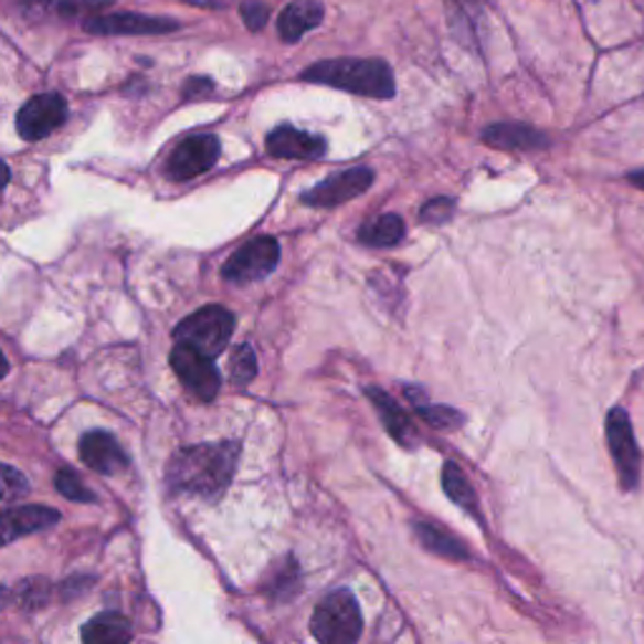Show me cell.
I'll return each mask as SVG.
<instances>
[{
	"label": "cell",
	"mask_w": 644,
	"mask_h": 644,
	"mask_svg": "<svg viewBox=\"0 0 644 644\" xmlns=\"http://www.w3.org/2000/svg\"><path fill=\"white\" fill-rule=\"evenodd\" d=\"M237 458V443H202V446L181 448L169 464V484L177 492L220 496L234 476Z\"/></svg>",
	"instance_id": "6da1fadb"
},
{
	"label": "cell",
	"mask_w": 644,
	"mask_h": 644,
	"mask_svg": "<svg viewBox=\"0 0 644 644\" xmlns=\"http://www.w3.org/2000/svg\"><path fill=\"white\" fill-rule=\"evenodd\" d=\"M305 81L335 86L350 94L370 98L395 96V78L386 61L380 59H330L313 63L303 74Z\"/></svg>",
	"instance_id": "7a4b0ae2"
},
{
	"label": "cell",
	"mask_w": 644,
	"mask_h": 644,
	"mask_svg": "<svg viewBox=\"0 0 644 644\" xmlns=\"http://www.w3.org/2000/svg\"><path fill=\"white\" fill-rule=\"evenodd\" d=\"M310 630L317 644H358L362 614L356 597L348 589L325 597L313 614Z\"/></svg>",
	"instance_id": "3957f363"
},
{
	"label": "cell",
	"mask_w": 644,
	"mask_h": 644,
	"mask_svg": "<svg viewBox=\"0 0 644 644\" xmlns=\"http://www.w3.org/2000/svg\"><path fill=\"white\" fill-rule=\"evenodd\" d=\"M234 332V315L222 305H207L177 325L175 338L207 358H217Z\"/></svg>",
	"instance_id": "277c9868"
},
{
	"label": "cell",
	"mask_w": 644,
	"mask_h": 644,
	"mask_svg": "<svg viewBox=\"0 0 644 644\" xmlns=\"http://www.w3.org/2000/svg\"><path fill=\"white\" fill-rule=\"evenodd\" d=\"M66 98L56 94V91H49V94H39L23 104V108L15 116V131L25 141H41L56 131L59 126L66 124Z\"/></svg>",
	"instance_id": "5b68a950"
},
{
	"label": "cell",
	"mask_w": 644,
	"mask_h": 644,
	"mask_svg": "<svg viewBox=\"0 0 644 644\" xmlns=\"http://www.w3.org/2000/svg\"><path fill=\"white\" fill-rule=\"evenodd\" d=\"M279 262V244L272 237H257L240 247L234 255L226 260V265L222 267L224 279L237 285L257 283V279H265L272 270L277 267Z\"/></svg>",
	"instance_id": "8992f818"
},
{
	"label": "cell",
	"mask_w": 644,
	"mask_h": 644,
	"mask_svg": "<svg viewBox=\"0 0 644 644\" xmlns=\"http://www.w3.org/2000/svg\"><path fill=\"white\" fill-rule=\"evenodd\" d=\"M171 368H175L177 378L184 383L189 393L197 395L199 401L210 403L214 401L217 393H220L222 386L220 370L214 368L212 358L202 356V352L177 342L175 350H171Z\"/></svg>",
	"instance_id": "52a82bcc"
},
{
	"label": "cell",
	"mask_w": 644,
	"mask_h": 644,
	"mask_svg": "<svg viewBox=\"0 0 644 644\" xmlns=\"http://www.w3.org/2000/svg\"><path fill=\"white\" fill-rule=\"evenodd\" d=\"M606 443H610V453L622 486L630 492L640 481V448L637 441H634L630 415L622 408H612L610 415H606Z\"/></svg>",
	"instance_id": "ba28073f"
},
{
	"label": "cell",
	"mask_w": 644,
	"mask_h": 644,
	"mask_svg": "<svg viewBox=\"0 0 644 644\" xmlns=\"http://www.w3.org/2000/svg\"><path fill=\"white\" fill-rule=\"evenodd\" d=\"M373 181H376V171L368 167L342 169L338 171V175L320 181L317 187L307 189V192L303 194V202L310 207H320V210H328V207H338L360 194H366Z\"/></svg>",
	"instance_id": "9c48e42d"
},
{
	"label": "cell",
	"mask_w": 644,
	"mask_h": 644,
	"mask_svg": "<svg viewBox=\"0 0 644 644\" xmlns=\"http://www.w3.org/2000/svg\"><path fill=\"white\" fill-rule=\"evenodd\" d=\"M220 159V139L214 134H194L171 151L167 161V175L175 181L202 177Z\"/></svg>",
	"instance_id": "30bf717a"
},
{
	"label": "cell",
	"mask_w": 644,
	"mask_h": 644,
	"mask_svg": "<svg viewBox=\"0 0 644 644\" xmlns=\"http://www.w3.org/2000/svg\"><path fill=\"white\" fill-rule=\"evenodd\" d=\"M84 25L88 33L102 35H157L179 29V23L169 21V18H154L141 13H102L86 18Z\"/></svg>",
	"instance_id": "8fae6325"
},
{
	"label": "cell",
	"mask_w": 644,
	"mask_h": 644,
	"mask_svg": "<svg viewBox=\"0 0 644 644\" xmlns=\"http://www.w3.org/2000/svg\"><path fill=\"white\" fill-rule=\"evenodd\" d=\"M59 521L61 514L49 509V506H13V509L0 511V549L23 537H31L35 531L51 529Z\"/></svg>",
	"instance_id": "7c38bea8"
},
{
	"label": "cell",
	"mask_w": 644,
	"mask_h": 644,
	"mask_svg": "<svg viewBox=\"0 0 644 644\" xmlns=\"http://www.w3.org/2000/svg\"><path fill=\"white\" fill-rule=\"evenodd\" d=\"M81 461L96 474L116 476L129 466V456H126L119 441L106 431H88L84 439L78 441Z\"/></svg>",
	"instance_id": "4fadbf2b"
},
{
	"label": "cell",
	"mask_w": 644,
	"mask_h": 644,
	"mask_svg": "<svg viewBox=\"0 0 644 644\" xmlns=\"http://www.w3.org/2000/svg\"><path fill=\"white\" fill-rule=\"evenodd\" d=\"M328 144L323 136L307 134L293 126H277L267 136V151L275 159H320Z\"/></svg>",
	"instance_id": "5bb4252c"
},
{
	"label": "cell",
	"mask_w": 644,
	"mask_h": 644,
	"mask_svg": "<svg viewBox=\"0 0 644 644\" xmlns=\"http://www.w3.org/2000/svg\"><path fill=\"white\" fill-rule=\"evenodd\" d=\"M484 141L502 151H539L549 147V139L526 124H494L486 126Z\"/></svg>",
	"instance_id": "9a60e30c"
},
{
	"label": "cell",
	"mask_w": 644,
	"mask_h": 644,
	"mask_svg": "<svg viewBox=\"0 0 644 644\" xmlns=\"http://www.w3.org/2000/svg\"><path fill=\"white\" fill-rule=\"evenodd\" d=\"M325 18V8L320 0H295L285 6V11L277 18L279 39L287 43L300 41L307 31L317 29Z\"/></svg>",
	"instance_id": "2e32d148"
},
{
	"label": "cell",
	"mask_w": 644,
	"mask_h": 644,
	"mask_svg": "<svg viewBox=\"0 0 644 644\" xmlns=\"http://www.w3.org/2000/svg\"><path fill=\"white\" fill-rule=\"evenodd\" d=\"M84 644H131V624L119 612H102L81 630Z\"/></svg>",
	"instance_id": "e0dca14e"
},
{
	"label": "cell",
	"mask_w": 644,
	"mask_h": 644,
	"mask_svg": "<svg viewBox=\"0 0 644 644\" xmlns=\"http://www.w3.org/2000/svg\"><path fill=\"white\" fill-rule=\"evenodd\" d=\"M112 3L114 0H25L21 8L25 15L43 21V18H76L86 11H102Z\"/></svg>",
	"instance_id": "ac0fdd59"
},
{
	"label": "cell",
	"mask_w": 644,
	"mask_h": 644,
	"mask_svg": "<svg viewBox=\"0 0 644 644\" xmlns=\"http://www.w3.org/2000/svg\"><path fill=\"white\" fill-rule=\"evenodd\" d=\"M370 401H373V405L378 408V413H380V421L386 423V431L393 435V439L398 443H408L411 441V435H413V425H411V419H408L405 411L401 405H398L393 398H390L386 390H380V388H368L366 390Z\"/></svg>",
	"instance_id": "d6986e66"
},
{
	"label": "cell",
	"mask_w": 644,
	"mask_h": 644,
	"mask_svg": "<svg viewBox=\"0 0 644 644\" xmlns=\"http://www.w3.org/2000/svg\"><path fill=\"white\" fill-rule=\"evenodd\" d=\"M415 537L423 543L425 549L433 551V555L446 557V559H468V549L461 543L453 534L443 531L441 526L429 524V521H419L415 524Z\"/></svg>",
	"instance_id": "ffe728a7"
},
{
	"label": "cell",
	"mask_w": 644,
	"mask_h": 644,
	"mask_svg": "<svg viewBox=\"0 0 644 644\" xmlns=\"http://www.w3.org/2000/svg\"><path fill=\"white\" fill-rule=\"evenodd\" d=\"M443 492H446L451 502L458 504L464 511L481 516L478 514V496L474 492V486L468 484L466 474L458 468V464H453V461H448V464L443 466Z\"/></svg>",
	"instance_id": "44dd1931"
},
{
	"label": "cell",
	"mask_w": 644,
	"mask_h": 644,
	"mask_svg": "<svg viewBox=\"0 0 644 644\" xmlns=\"http://www.w3.org/2000/svg\"><path fill=\"white\" fill-rule=\"evenodd\" d=\"M405 222L398 214H383L378 220L362 224L360 242L370 244V247H393L403 240Z\"/></svg>",
	"instance_id": "7402d4cb"
},
{
	"label": "cell",
	"mask_w": 644,
	"mask_h": 644,
	"mask_svg": "<svg viewBox=\"0 0 644 644\" xmlns=\"http://www.w3.org/2000/svg\"><path fill=\"white\" fill-rule=\"evenodd\" d=\"M13 592V604L23 606V610H39L45 602H49L51 597V582L43 577H31V579H23L21 584Z\"/></svg>",
	"instance_id": "603a6c76"
},
{
	"label": "cell",
	"mask_w": 644,
	"mask_h": 644,
	"mask_svg": "<svg viewBox=\"0 0 644 644\" xmlns=\"http://www.w3.org/2000/svg\"><path fill=\"white\" fill-rule=\"evenodd\" d=\"M230 373L237 386H247L250 380L257 376V356L250 345H240V348L232 352Z\"/></svg>",
	"instance_id": "cb8c5ba5"
},
{
	"label": "cell",
	"mask_w": 644,
	"mask_h": 644,
	"mask_svg": "<svg viewBox=\"0 0 644 644\" xmlns=\"http://www.w3.org/2000/svg\"><path fill=\"white\" fill-rule=\"evenodd\" d=\"M29 496V478L13 466L0 464V502H21Z\"/></svg>",
	"instance_id": "d4e9b609"
},
{
	"label": "cell",
	"mask_w": 644,
	"mask_h": 644,
	"mask_svg": "<svg viewBox=\"0 0 644 644\" xmlns=\"http://www.w3.org/2000/svg\"><path fill=\"white\" fill-rule=\"evenodd\" d=\"M56 488L61 496H66L68 502H78V504H94L96 496L94 492H88L84 486V481H81L74 471L71 468H61L56 474Z\"/></svg>",
	"instance_id": "484cf974"
},
{
	"label": "cell",
	"mask_w": 644,
	"mask_h": 644,
	"mask_svg": "<svg viewBox=\"0 0 644 644\" xmlns=\"http://www.w3.org/2000/svg\"><path fill=\"white\" fill-rule=\"evenodd\" d=\"M415 411H419L423 421H429L433 429H441V431L458 429V425L464 423V415H461L458 411H453V408H446V405L415 403Z\"/></svg>",
	"instance_id": "4316f807"
},
{
	"label": "cell",
	"mask_w": 644,
	"mask_h": 644,
	"mask_svg": "<svg viewBox=\"0 0 644 644\" xmlns=\"http://www.w3.org/2000/svg\"><path fill=\"white\" fill-rule=\"evenodd\" d=\"M451 217H453V199L448 197L433 199V202H429L421 210V220L429 224H443V222H448Z\"/></svg>",
	"instance_id": "83f0119b"
},
{
	"label": "cell",
	"mask_w": 644,
	"mask_h": 644,
	"mask_svg": "<svg viewBox=\"0 0 644 644\" xmlns=\"http://www.w3.org/2000/svg\"><path fill=\"white\" fill-rule=\"evenodd\" d=\"M242 21L247 25L250 31H262L265 29V23L270 21V8L265 3H257V0H247V3H242Z\"/></svg>",
	"instance_id": "f1b7e54d"
},
{
	"label": "cell",
	"mask_w": 644,
	"mask_h": 644,
	"mask_svg": "<svg viewBox=\"0 0 644 644\" xmlns=\"http://www.w3.org/2000/svg\"><path fill=\"white\" fill-rule=\"evenodd\" d=\"M210 91H212V81L210 78H192V81H187V86H184V98L207 96Z\"/></svg>",
	"instance_id": "f546056e"
},
{
	"label": "cell",
	"mask_w": 644,
	"mask_h": 644,
	"mask_svg": "<svg viewBox=\"0 0 644 644\" xmlns=\"http://www.w3.org/2000/svg\"><path fill=\"white\" fill-rule=\"evenodd\" d=\"M189 6H199V8H224L230 0H184Z\"/></svg>",
	"instance_id": "4dcf8cb0"
},
{
	"label": "cell",
	"mask_w": 644,
	"mask_h": 644,
	"mask_svg": "<svg viewBox=\"0 0 644 644\" xmlns=\"http://www.w3.org/2000/svg\"><path fill=\"white\" fill-rule=\"evenodd\" d=\"M11 604H13V592H11V587L0 584V610H6V606H11Z\"/></svg>",
	"instance_id": "1f68e13d"
},
{
	"label": "cell",
	"mask_w": 644,
	"mask_h": 644,
	"mask_svg": "<svg viewBox=\"0 0 644 644\" xmlns=\"http://www.w3.org/2000/svg\"><path fill=\"white\" fill-rule=\"evenodd\" d=\"M8 181H11V171H8V167L0 161V189H3Z\"/></svg>",
	"instance_id": "d6a6232c"
},
{
	"label": "cell",
	"mask_w": 644,
	"mask_h": 644,
	"mask_svg": "<svg viewBox=\"0 0 644 644\" xmlns=\"http://www.w3.org/2000/svg\"><path fill=\"white\" fill-rule=\"evenodd\" d=\"M630 181H632V184H637L640 189H644V169L642 171H632Z\"/></svg>",
	"instance_id": "836d02e7"
},
{
	"label": "cell",
	"mask_w": 644,
	"mask_h": 644,
	"mask_svg": "<svg viewBox=\"0 0 644 644\" xmlns=\"http://www.w3.org/2000/svg\"><path fill=\"white\" fill-rule=\"evenodd\" d=\"M8 370H11V366H8V360L3 352H0V380H3L8 376Z\"/></svg>",
	"instance_id": "e575fe53"
}]
</instances>
